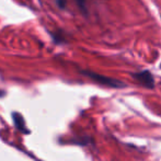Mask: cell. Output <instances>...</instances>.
Returning a JSON list of instances; mask_svg holds the SVG:
<instances>
[{
  "mask_svg": "<svg viewBox=\"0 0 161 161\" xmlns=\"http://www.w3.org/2000/svg\"><path fill=\"white\" fill-rule=\"evenodd\" d=\"M55 1H56L57 7L60 9H65L66 4H67V0H55Z\"/></svg>",
  "mask_w": 161,
  "mask_h": 161,
  "instance_id": "5b68a950",
  "label": "cell"
},
{
  "mask_svg": "<svg viewBox=\"0 0 161 161\" xmlns=\"http://www.w3.org/2000/svg\"><path fill=\"white\" fill-rule=\"evenodd\" d=\"M131 76H133V78L135 79L140 86H142V87L147 88V89H153V88H155L153 77L148 70L136 72V74H133Z\"/></svg>",
  "mask_w": 161,
  "mask_h": 161,
  "instance_id": "7a4b0ae2",
  "label": "cell"
},
{
  "mask_svg": "<svg viewBox=\"0 0 161 161\" xmlns=\"http://www.w3.org/2000/svg\"><path fill=\"white\" fill-rule=\"evenodd\" d=\"M82 74L86 75L87 77H89V78L92 79V80H94L96 82L100 83V85L106 86V87H110V88H124V87H126L125 83H123L122 81L116 80V79H113V78H110V77L102 76V75L96 74V72L83 70Z\"/></svg>",
  "mask_w": 161,
  "mask_h": 161,
  "instance_id": "6da1fadb",
  "label": "cell"
},
{
  "mask_svg": "<svg viewBox=\"0 0 161 161\" xmlns=\"http://www.w3.org/2000/svg\"><path fill=\"white\" fill-rule=\"evenodd\" d=\"M77 4L85 14H87V7H86V0H76Z\"/></svg>",
  "mask_w": 161,
  "mask_h": 161,
  "instance_id": "277c9868",
  "label": "cell"
},
{
  "mask_svg": "<svg viewBox=\"0 0 161 161\" xmlns=\"http://www.w3.org/2000/svg\"><path fill=\"white\" fill-rule=\"evenodd\" d=\"M13 122H14V125L17 126V128L19 130L23 131V133H29V130L25 127V122H24L23 117L19 114V113H12Z\"/></svg>",
  "mask_w": 161,
  "mask_h": 161,
  "instance_id": "3957f363",
  "label": "cell"
}]
</instances>
